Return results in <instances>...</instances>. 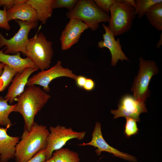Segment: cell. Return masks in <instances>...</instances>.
<instances>
[{"instance_id":"6da1fadb","label":"cell","mask_w":162,"mask_h":162,"mask_svg":"<svg viewBox=\"0 0 162 162\" xmlns=\"http://www.w3.org/2000/svg\"><path fill=\"white\" fill-rule=\"evenodd\" d=\"M50 95L35 85L27 86L15 99L14 112L20 113L24 122L25 129L30 130L35 122V116L47 103Z\"/></svg>"},{"instance_id":"7a4b0ae2","label":"cell","mask_w":162,"mask_h":162,"mask_svg":"<svg viewBox=\"0 0 162 162\" xmlns=\"http://www.w3.org/2000/svg\"><path fill=\"white\" fill-rule=\"evenodd\" d=\"M49 131L43 124L34 122L30 130L24 129L15 148L16 162H26L41 150L45 149Z\"/></svg>"},{"instance_id":"3957f363","label":"cell","mask_w":162,"mask_h":162,"mask_svg":"<svg viewBox=\"0 0 162 162\" xmlns=\"http://www.w3.org/2000/svg\"><path fill=\"white\" fill-rule=\"evenodd\" d=\"M69 19L82 21L92 31L96 30L101 22H109L110 16L99 8L93 0H78L74 8L66 13Z\"/></svg>"},{"instance_id":"277c9868","label":"cell","mask_w":162,"mask_h":162,"mask_svg":"<svg viewBox=\"0 0 162 162\" xmlns=\"http://www.w3.org/2000/svg\"><path fill=\"white\" fill-rule=\"evenodd\" d=\"M40 28L33 37L29 39L25 55L41 71L50 68L53 50L52 42L48 40L43 33L38 34Z\"/></svg>"},{"instance_id":"5b68a950","label":"cell","mask_w":162,"mask_h":162,"mask_svg":"<svg viewBox=\"0 0 162 162\" xmlns=\"http://www.w3.org/2000/svg\"><path fill=\"white\" fill-rule=\"evenodd\" d=\"M110 12L108 27L115 36L123 34L130 29L136 16L134 8L125 0H115Z\"/></svg>"},{"instance_id":"8992f818","label":"cell","mask_w":162,"mask_h":162,"mask_svg":"<svg viewBox=\"0 0 162 162\" xmlns=\"http://www.w3.org/2000/svg\"><path fill=\"white\" fill-rule=\"evenodd\" d=\"M158 72V67L154 61L146 60L140 57L139 70L131 89L133 95L138 100L145 102L150 96L148 86L151 80Z\"/></svg>"},{"instance_id":"52a82bcc","label":"cell","mask_w":162,"mask_h":162,"mask_svg":"<svg viewBox=\"0 0 162 162\" xmlns=\"http://www.w3.org/2000/svg\"><path fill=\"white\" fill-rule=\"evenodd\" d=\"M49 130L45 149L46 160L51 158L54 152L62 148L68 141L74 139L82 140L86 133L85 131H76L70 127L59 125L50 127Z\"/></svg>"},{"instance_id":"ba28073f","label":"cell","mask_w":162,"mask_h":162,"mask_svg":"<svg viewBox=\"0 0 162 162\" xmlns=\"http://www.w3.org/2000/svg\"><path fill=\"white\" fill-rule=\"evenodd\" d=\"M15 20L20 26L19 29L13 37L8 39L0 32V48L5 46L4 53L6 54L14 55L21 52L25 55L29 33L31 29L37 28L38 23Z\"/></svg>"},{"instance_id":"9c48e42d","label":"cell","mask_w":162,"mask_h":162,"mask_svg":"<svg viewBox=\"0 0 162 162\" xmlns=\"http://www.w3.org/2000/svg\"><path fill=\"white\" fill-rule=\"evenodd\" d=\"M77 76L71 70L64 68L62 62L59 60L53 66L48 69L41 70L29 78L26 86L39 85L43 87L44 91L48 93L50 91L49 85L54 79L66 77L75 80Z\"/></svg>"},{"instance_id":"30bf717a","label":"cell","mask_w":162,"mask_h":162,"mask_svg":"<svg viewBox=\"0 0 162 162\" xmlns=\"http://www.w3.org/2000/svg\"><path fill=\"white\" fill-rule=\"evenodd\" d=\"M147 112L145 102L128 94L124 95L121 98L118 104L117 109H112L110 111L111 113L114 115V119L120 117H129L138 122L140 121V115Z\"/></svg>"},{"instance_id":"8fae6325","label":"cell","mask_w":162,"mask_h":162,"mask_svg":"<svg viewBox=\"0 0 162 162\" xmlns=\"http://www.w3.org/2000/svg\"><path fill=\"white\" fill-rule=\"evenodd\" d=\"M80 146H91L96 148L95 150L96 154L99 156L103 152H106L113 154V156L126 160L131 162L138 161L136 157L128 153L118 150L109 145L104 139L102 133L101 124L98 122L95 123L92 134L91 140L87 143L78 145Z\"/></svg>"},{"instance_id":"7c38bea8","label":"cell","mask_w":162,"mask_h":162,"mask_svg":"<svg viewBox=\"0 0 162 162\" xmlns=\"http://www.w3.org/2000/svg\"><path fill=\"white\" fill-rule=\"evenodd\" d=\"M88 28V26L82 21L75 18L70 19L60 38L62 50H68L76 44L81 34Z\"/></svg>"},{"instance_id":"4fadbf2b","label":"cell","mask_w":162,"mask_h":162,"mask_svg":"<svg viewBox=\"0 0 162 162\" xmlns=\"http://www.w3.org/2000/svg\"><path fill=\"white\" fill-rule=\"evenodd\" d=\"M102 26L105 33L103 34V40L98 42V46L100 49L107 48L110 50L111 56V64L116 66L118 61H129L122 50V46L119 38L116 40L114 34L108 26L103 23Z\"/></svg>"},{"instance_id":"5bb4252c","label":"cell","mask_w":162,"mask_h":162,"mask_svg":"<svg viewBox=\"0 0 162 162\" xmlns=\"http://www.w3.org/2000/svg\"><path fill=\"white\" fill-rule=\"evenodd\" d=\"M38 69L33 68H27L22 71L17 72L15 75L4 97L10 104H11L15 101V98L23 92L29 77Z\"/></svg>"},{"instance_id":"9a60e30c","label":"cell","mask_w":162,"mask_h":162,"mask_svg":"<svg viewBox=\"0 0 162 162\" xmlns=\"http://www.w3.org/2000/svg\"><path fill=\"white\" fill-rule=\"evenodd\" d=\"M8 21L19 20L29 23L38 22L35 10L26 2L16 4L7 10Z\"/></svg>"},{"instance_id":"2e32d148","label":"cell","mask_w":162,"mask_h":162,"mask_svg":"<svg viewBox=\"0 0 162 162\" xmlns=\"http://www.w3.org/2000/svg\"><path fill=\"white\" fill-rule=\"evenodd\" d=\"M8 129L0 127V155L3 162H8L14 158L16 146L20 140L19 136L9 135Z\"/></svg>"},{"instance_id":"e0dca14e","label":"cell","mask_w":162,"mask_h":162,"mask_svg":"<svg viewBox=\"0 0 162 162\" xmlns=\"http://www.w3.org/2000/svg\"><path fill=\"white\" fill-rule=\"evenodd\" d=\"M4 49L5 48L2 50H0V62L14 69L18 72H21L28 67L38 69L29 58H22L20 52L14 55L6 54L3 52Z\"/></svg>"},{"instance_id":"ac0fdd59","label":"cell","mask_w":162,"mask_h":162,"mask_svg":"<svg viewBox=\"0 0 162 162\" xmlns=\"http://www.w3.org/2000/svg\"><path fill=\"white\" fill-rule=\"evenodd\" d=\"M54 0H27L26 2L35 10L38 21L45 24L53 12Z\"/></svg>"},{"instance_id":"d6986e66","label":"cell","mask_w":162,"mask_h":162,"mask_svg":"<svg viewBox=\"0 0 162 162\" xmlns=\"http://www.w3.org/2000/svg\"><path fill=\"white\" fill-rule=\"evenodd\" d=\"M149 23L157 30L162 31V2L151 6L145 15Z\"/></svg>"},{"instance_id":"ffe728a7","label":"cell","mask_w":162,"mask_h":162,"mask_svg":"<svg viewBox=\"0 0 162 162\" xmlns=\"http://www.w3.org/2000/svg\"><path fill=\"white\" fill-rule=\"evenodd\" d=\"M8 100L0 96V125L9 128L12 125L9 116L14 111L16 104H9Z\"/></svg>"},{"instance_id":"44dd1931","label":"cell","mask_w":162,"mask_h":162,"mask_svg":"<svg viewBox=\"0 0 162 162\" xmlns=\"http://www.w3.org/2000/svg\"><path fill=\"white\" fill-rule=\"evenodd\" d=\"M55 162H80L79 154L68 148H61L53 152Z\"/></svg>"},{"instance_id":"7402d4cb","label":"cell","mask_w":162,"mask_h":162,"mask_svg":"<svg viewBox=\"0 0 162 162\" xmlns=\"http://www.w3.org/2000/svg\"><path fill=\"white\" fill-rule=\"evenodd\" d=\"M17 72L14 69L5 64L0 76V92L4 91L8 87Z\"/></svg>"},{"instance_id":"603a6c76","label":"cell","mask_w":162,"mask_h":162,"mask_svg":"<svg viewBox=\"0 0 162 162\" xmlns=\"http://www.w3.org/2000/svg\"><path fill=\"white\" fill-rule=\"evenodd\" d=\"M134 14L138 18L143 17L150 8L154 4L162 2V0H135Z\"/></svg>"},{"instance_id":"cb8c5ba5","label":"cell","mask_w":162,"mask_h":162,"mask_svg":"<svg viewBox=\"0 0 162 162\" xmlns=\"http://www.w3.org/2000/svg\"><path fill=\"white\" fill-rule=\"evenodd\" d=\"M125 126L124 134L127 137L137 134L139 130L136 124V121L134 119L127 117Z\"/></svg>"},{"instance_id":"d4e9b609","label":"cell","mask_w":162,"mask_h":162,"mask_svg":"<svg viewBox=\"0 0 162 162\" xmlns=\"http://www.w3.org/2000/svg\"><path fill=\"white\" fill-rule=\"evenodd\" d=\"M78 0H54L53 9L66 8L69 11L74 8Z\"/></svg>"},{"instance_id":"484cf974","label":"cell","mask_w":162,"mask_h":162,"mask_svg":"<svg viewBox=\"0 0 162 162\" xmlns=\"http://www.w3.org/2000/svg\"><path fill=\"white\" fill-rule=\"evenodd\" d=\"M97 7L104 12L110 13V8L115 0H94Z\"/></svg>"},{"instance_id":"4316f807","label":"cell","mask_w":162,"mask_h":162,"mask_svg":"<svg viewBox=\"0 0 162 162\" xmlns=\"http://www.w3.org/2000/svg\"><path fill=\"white\" fill-rule=\"evenodd\" d=\"M3 8V10L0 9V28L9 31L11 27L8 20L7 10L5 7Z\"/></svg>"},{"instance_id":"83f0119b","label":"cell","mask_w":162,"mask_h":162,"mask_svg":"<svg viewBox=\"0 0 162 162\" xmlns=\"http://www.w3.org/2000/svg\"><path fill=\"white\" fill-rule=\"evenodd\" d=\"M27 0H0V7L3 6L7 10L12 8L18 3L26 2Z\"/></svg>"},{"instance_id":"f1b7e54d","label":"cell","mask_w":162,"mask_h":162,"mask_svg":"<svg viewBox=\"0 0 162 162\" xmlns=\"http://www.w3.org/2000/svg\"><path fill=\"white\" fill-rule=\"evenodd\" d=\"M46 160L45 149L39 152L32 158L26 162H43Z\"/></svg>"},{"instance_id":"f546056e","label":"cell","mask_w":162,"mask_h":162,"mask_svg":"<svg viewBox=\"0 0 162 162\" xmlns=\"http://www.w3.org/2000/svg\"><path fill=\"white\" fill-rule=\"evenodd\" d=\"M95 83L92 79L87 78L83 88L88 91L93 90L95 87Z\"/></svg>"},{"instance_id":"4dcf8cb0","label":"cell","mask_w":162,"mask_h":162,"mask_svg":"<svg viewBox=\"0 0 162 162\" xmlns=\"http://www.w3.org/2000/svg\"><path fill=\"white\" fill-rule=\"evenodd\" d=\"M87 78L84 76L79 75L77 76L75 80L77 86L81 88H83Z\"/></svg>"},{"instance_id":"1f68e13d","label":"cell","mask_w":162,"mask_h":162,"mask_svg":"<svg viewBox=\"0 0 162 162\" xmlns=\"http://www.w3.org/2000/svg\"><path fill=\"white\" fill-rule=\"evenodd\" d=\"M162 45V32L160 36V39L156 45V47L157 49H159Z\"/></svg>"},{"instance_id":"d6a6232c","label":"cell","mask_w":162,"mask_h":162,"mask_svg":"<svg viewBox=\"0 0 162 162\" xmlns=\"http://www.w3.org/2000/svg\"><path fill=\"white\" fill-rule=\"evenodd\" d=\"M125 1L131 6L134 8L136 7V4L134 0H125Z\"/></svg>"},{"instance_id":"836d02e7","label":"cell","mask_w":162,"mask_h":162,"mask_svg":"<svg viewBox=\"0 0 162 162\" xmlns=\"http://www.w3.org/2000/svg\"><path fill=\"white\" fill-rule=\"evenodd\" d=\"M5 64L3 63L0 62V76L2 73Z\"/></svg>"},{"instance_id":"e575fe53","label":"cell","mask_w":162,"mask_h":162,"mask_svg":"<svg viewBox=\"0 0 162 162\" xmlns=\"http://www.w3.org/2000/svg\"><path fill=\"white\" fill-rule=\"evenodd\" d=\"M43 162H55L53 158L52 157L50 159L46 160Z\"/></svg>"},{"instance_id":"d590c367","label":"cell","mask_w":162,"mask_h":162,"mask_svg":"<svg viewBox=\"0 0 162 162\" xmlns=\"http://www.w3.org/2000/svg\"><path fill=\"white\" fill-rule=\"evenodd\" d=\"M0 162H3V161H2L1 159V158L0 156Z\"/></svg>"}]
</instances>
